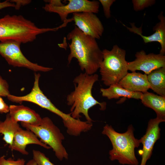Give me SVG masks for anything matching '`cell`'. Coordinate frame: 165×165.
<instances>
[{
  "label": "cell",
  "instance_id": "6da1fadb",
  "mask_svg": "<svg viewBox=\"0 0 165 165\" xmlns=\"http://www.w3.org/2000/svg\"><path fill=\"white\" fill-rule=\"evenodd\" d=\"M67 37L71 41L69 44L70 53L68 57V64L75 58L82 71L88 75L94 74L103 59L102 51L96 39L85 34L75 26Z\"/></svg>",
  "mask_w": 165,
  "mask_h": 165
},
{
  "label": "cell",
  "instance_id": "7a4b0ae2",
  "mask_svg": "<svg viewBox=\"0 0 165 165\" xmlns=\"http://www.w3.org/2000/svg\"><path fill=\"white\" fill-rule=\"evenodd\" d=\"M98 78L97 74L89 75L84 72L80 73L74 78V90L68 95L66 98L67 105L71 106L70 113L73 118L80 119L82 114L86 121L92 123L93 120L88 113L89 109L97 105L100 107V110L106 109V102H99L92 94L93 86L98 80Z\"/></svg>",
  "mask_w": 165,
  "mask_h": 165
},
{
  "label": "cell",
  "instance_id": "3957f363",
  "mask_svg": "<svg viewBox=\"0 0 165 165\" xmlns=\"http://www.w3.org/2000/svg\"><path fill=\"white\" fill-rule=\"evenodd\" d=\"M58 30V27L38 28L21 15H7L0 18V42L12 40L25 43L33 41L39 34Z\"/></svg>",
  "mask_w": 165,
  "mask_h": 165
},
{
  "label": "cell",
  "instance_id": "277c9868",
  "mask_svg": "<svg viewBox=\"0 0 165 165\" xmlns=\"http://www.w3.org/2000/svg\"><path fill=\"white\" fill-rule=\"evenodd\" d=\"M134 131L132 125H129L127 131L123 133L116 131L108 124L104 127L102 133L108 138L112 145V149L109 153L111 161L117 160L123 165H138L135 149L139 146L141 142L140 139L134 137Z\"/></svg>",
  "mask_w": 165,
  "mask_h": 165
},
{
  "label": "cell",
  "instance_id": "5b68a950",
  "mask_svg": "<svg viewBox=\"0 0 165 165\" xmlns=\"http://www.w3.org/2000/svg\"><path fill=\"white\" fill-rule=\"evenodd\" d=\"M102 52L103 59L99 68L101 80L107 86L118 83L128 73L126 51L114 45L111 50Z\"/></svg>",
  "mask_w": 165,
  "mask_h": 165
},
{
  "label": "cell",
  "instance_id": "8992f818",
  "mask_svg": "<svg viewBox=\"0 0 165 165\" xmlns=\"http://www.w3.org/2000/svg\"><path fill=\"white\" fill-rule=\"evenodd\" d=\"M21 125L27 130L32 131L41 142L52 148L59 160L68 159V154L62 144L64 136L50 118L45 117L42 118V123L38 126L23 122H21Z\"/></svg>",
  "mask_w": 165,
  "mask_h": 165
},
{
  "label": "cell",
  "instance_id": "52a82bcc",
  "mask_svg": "<svg viewBox=\"0 0 165 165\" xmlns=\"http://www.w3.org/2000/svg\"><path fill=\"white\" fill-rule=\"evenodd\" d=\"M21 43L12 40L0 42V54L9 65L27 68L35 72H47L53 69L32 63L24 55L20 49Z\"/></svg>",
  "mask_w": 165,
  "mask_h": 165
},
{
  "label": "cell",
  "instance_id": "ba28073f",
  "mask_svg": "<svg viewBox=\"0 0 165 165\" xmlns=\"http://www.w3.org/2000/svg\"><path fill=\"white\" fill-rule=\"evenodd\" d=\"M68 3L60 6H55L46 4L43 7L46 12L57 13L61 20H66L67 17L70 13L89 12L94 13L99 11L100 2L99 1L88 0H68Z\"/></svg>",
  "mask_w": 165,
  "mask_h": 165
},
{
  "label": "cell",
  "instance_id": "9c48e42d",
  "mask_svg": "<svg viewBox=\"0 0 165 165\" xmlns=\"http://www.w3.org/2000/svg\"><path fill=\"white\" fill-rule=\"evenodd\" d=\"M35 81L31 92L23 96H17L11 94L8 95V99L12 102L21 104L23 101L34 103L41 107L46 109L59 116H62L63 112L58 108L45 95L40 89L39 85L40 75L35 73Z\"/></svg>",
  "mask_w": 165,
  "mask_h": 165
},
{
  "label": "cell",
  "instance_id": "30bf717a",
  "mask_svg": "<svg viewBox=\"0 0 165 165\" xmlns=\"http://www.w3.org/2000/svg\"><path fill=\"white\" fill-rule=\"evenodd\" d=\"M135 56L134 61L127 62L128 70L132 72L141 71L147 75L156 69L165 67V55L153 53L146 54L141 50L137 52Z\"/></svg>",
  "mask_w": 165,
  "mask_h": 165
},
{
  "label": "cell",
  "instance_id": "8fae6325",
  "mask_svg": "<svg viewBox=\"0 0 165 165\" xmlns=\"http://www.w3.org/2000/svg\"><path fill=\"white\" fill-rule=\"evenodd\" d=\"M165 121V120L157 117L149 120L145 134L140 139L141 143L143 145L142 149L138 151L139 154L141 156L140 165H146L147 161L150 159L154 145L160 138V129L159 125Z\"/></svg>",
  "mask_w": 165,
  "mask_h": 165
},
{
  "label": "cell",
  "instance_id": "7c38bea8",
  "mask_svg": "<svg viewBox=\"0 0 165 165\" xmlns=\"http://www.w3.org/2000/svg\"><path fill=\"white\" fill-rule=\"evenodd\" d=\"M75 26L85 34L99 39L104 31L103 25L97 15L89 12L72 14Z\"/></svg>",
  "mask_w": 165,
  "mask_h": 165
},
{
  "label": "cell",
  "instance_id": "4fadbf2b",
  "mask_svg": "<svg viewBox=\"0 0 165 165\" xmlns=\"http://www.w3.org/2000/svg\"><path fill=\"white\" fill-rule=\"evenodd\" d=\"M160 21L153 28L155 31L152 34L146 36L142 35V26L140 28L136 27L134 23H130L131 27L125 26L130 31L140 35L143 39L145 43L153 42H159L161 46L160 53L165 55V17L163 15V12H161L158 16Z\"/></svg>",
  "mask_w": 165,
  "mask_h": 165
},
{
  "label": "cell",
  "instance_id": "5bb4252c",
  "mask_svg": "<svg viewBox=\"0 0 165 165\" xmlns=\"http://www.w3.org/2000/svg\"><path fill=\"white\" fill-rule=\"evenodd\" d=\"M29 144H36L47 149L51 148L39 140L36 135L31 131L24 130L20 128L15 133L12 147V150L17 151L24 155L29 153L26 150L27 146Z\"/></svg>",
  "mask_w": 165,
  "mask_h": 165
},
{
  "label": "cell",
  "instance_id": "9a60e30c",
  "mask_svg": "<svg viewBox=\"0 0 165 165\" xmlns=\"http://www.w3.org/2000/svg\"><path fill=\"white\" fill-rule=\"evenodd\" d=\"M12 121L24 123L34 126H38L42 118L34 110L22 105H10L9 113Z\"/></svg>",
  "mask_w": 165,
  "mask_h": 165
},
{
  "label": "cell",
  "instance_id": "2e32d148",
  "mask_svg": "<svg viewBox=\"0 0 165 165\" xmlns=\"http://www.w3.org/2000/svg\"><path fill=\"white\" fill-rule=\"evenodd\" d=\"M118 83L124 88L133 92L143 93L150 89L147 75L136 72H128Z\"/></svg>",
  "mask_w": 165,
  "mask_h": 165
},
{
  "label": "cell",
  "instance_id": "e0dca14e",
  "mask_svg": "<svg viewBox=\"0 0 165 165\" xmlns=\"http://www.w3.org/2000/svg\"><path fill=\"white\" fill-rule=\"evenodd\" d=\"M141 100L145 106L154 111L157 117L165 120V97L147 91L142 93Z\"/></svg>",
  "mask_w": 165,
  "mask_h": 165
},
{
  "label": "cell",
  "instance_id": "ac0fdd59",
  "mask_svg": "<svg viewBox=\"0 0 165 165\" xmlns=\"http://www.w3.org/2000/svg\"><path fill=\"white\" fill-rule=\"evenodd\" d=\"M100 92L103 97L109 100L118 99L121 97L141 99L142 94L141 92L129 91L122 87L118 83L111 85L107 88H101Z\"/></svg>",
  "mask_w": 165,
  "mask_h": 165
},
{
  "label": "cell",
  "instance_id": "d6986e66",
  "mask_svg": "<svg viewBox=\"0 0 165 165\" xmlns=\"http://www.w3.org/2000/svg\"><path fill=\"white\" fill-rule=\"evenodd\" d=\"M150 89L165 97V67L156 69L147 75Z\"/></svg>",
  "mask_w": 165,
  "mask_h": 165
},
{
  "label": "cell",
  "instance_id": "ffe728a7",
  "mask_svg": "<svg viewBox=\"0 0 165 165\" xmlns=\"http://www.w3.org/2000/svg\"><path fill=\"white\" fill-rule=\"evenodd\" d=\"M20 128L18 123L12 121L9 114L4 121H0V134L3 135V139L9 145L10 149L12 146L15 134Z\"/></svg>",
  "mask_w": 165,
  "mask_h": 165
},
{
  "label": "cell",
  "instance_id": "44dd1931",
  "mask_svg": "<svg viewBox=\"0 0 165 165\" xmlns=\"http://www.w3.org/2000/svg\"><path fill=\"white\" fill-rule=\"evenodd\" d=\"M32 154L33 159L38 165H54L49 158L41 152L33 150Z\"/></svg>",
  "mask_w": 165,
  "mask_h": 165
},
{
  "label": "cell",
  "instance_id": "7402d4cb",
  "mask_svg": "<svg viewBox=\"0 0 165 165\" xmlns=\"http://www.w3.org/2000/svg\"><path fill=\"white\" fill-rule=\"evenodd\" d=\"M155 0H133V9L136 11H140L155 4Z\"/></svg>",
  "mask_w": 165,
  "mask_h": 165
},
{
  "label": "cell",
  "instance_id": "603a6c76",
  "mask_svg": "<svg viewBox=\"0 0 165 165\" xmlns=\"http://www.w3.org/2000/svg\"><path fill=\"white\" fill-rule=\"evenodd\" d=\"M25 162L22 158L15 160L11 158L6 159L5 156L0 157V165H25Z\"/></svg>",
  "mask_w": 165,
  "mask_h": 165
},
{
  "label": "cell",
  "instance_id": "cb8c5ba5",
  "mask_svg": "<svg viewBox=\"0 0 165 165\" xmlns=\"http://www.w3.org/2000/svg\"><path fill=\"white\" fill-rule=\"evenodd\" d=\"M115 0H99V2L102 5L105 16L107 18H109L111 16L110 7Z\"/></svg>",
  "mask_w": 165,
  "mask_h": 165
},
{
  "label": "cell",
  "instance_id": "d4e9b609",
  "mask_svg": "<svg viewBox=\"0 0 165 165\" xmlns=\"http://www.w3.org/2000/svg\"><path fill=\"white\" fill-rule=\"evenodd\" d=\"M10 94L8 82L0 75V96L7 97Z\"/></svg>",
  "mask_w": 165,
  "mask_h": 165
},
{
  "label": "cell",
  "instance_id": "484cf974",
  "mask_svg": "<svg viewBox=\"0 0 165 165\" xmlns=\"http://www.w3.org/2000/svg\"><path fill=\"white\" fill-rule=\"evenodd\" d=\"M9 106L4 101L0 96V113H6L9 112Z\"/></svg>",
  "mask_w": 165,
  "mask_h": 165
},
{
  "label": "cell",
  "instance_id": "4316f807",
  "mask_svg": "<svg viewBox=\"0 0 165 165\" xmlns=\"http://www.w3.org/2000/svg\"><path fill=\"white\" fill-rule=\"evenodd\" d=\"M10 1L15 4V8L16 9H18L21 6H24L30 3L31 0H10Z\"/></svg>",
  "mask_w": 165,
  "mask_h": 165
},
{
  "label": "cell",
  "instance_id": "83f0119b",
  "mask_svg": "<svg viewBox=\"0 0 165 165\" xmlns=\"http://www.w3.org/2000/svg\"><path fill=\"white\" fill-rule=\"evenodd\" d=\"M15 4L11 2L10 1L6 0L1 2L0 0V10L8 7H15Z\"/></svg>",
  "mask_w": 165,
  "mask_h": 165
},
{
  "label": "cell",
  "instance_id": "f1b7e54d",
  "mask_svg": "<svg viewBox=\"0 0 165 165\" xmlns=\"http://www.w3.org/2000/svg\"><path fill=\"white\" fill-rule=\"evenodd\" d=\"M46 2L49 3V4L52 6H60L64 5L61 2V0H46Z\"/></svg>",
  "mask_w": 165,
  "mask_h": 165
},
{
  "label": "cell",
  "instance_id": "f546056e",
  "mask_svg": "<svg viewBox=\"0 0 165 165\" xmlns=\"http://www.w3.org/2000/svg\"><path fill=\"white\" fill-rule=\"evenodd\" d=\"M25 165H38L33 159L29 160L26 163Z\"/></svg>",
  "mask_w": 165,
  "mask_h": 165
}]
</instances>
